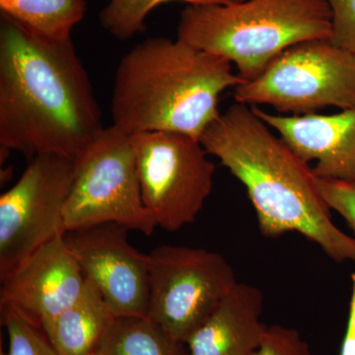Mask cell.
<instances>
[{
	"mask_svg": "<svg viewBox=\"0 0 355 355\" xmlns=\"http://www.w3.org/2000/svg\"><path fill=\"white\" fill-rule=\"evenodd\" d=\"M92 83L72 40L53 41L1 15L0 146L76 160L104 130Z\"/></svg>",
	"mask_w": 355,
	"mask_h": 355,
	"instance_id": "obj_1",
	"label": "cell"
},
{
	"mask_svg": "<svg viewBox=\"0 0 355 355\" xmlns=\"http://www.w3.org/2000/svg\"><path fill=\"white\" fill-rule=\"evenodd\" d=\"M200 141L244 184L263 237L297 232L334 261H355V239L334 224L309 163L273 135L253 109L236 102Z\"/></svg>",
	"mask_w": 355,
	"mask_h": 355,
	"instance_id": "obj_2",
	"label": "cell"
},
{
	"mask_svg": "<svg viewBox=\"0 0 355 355\" xmlns=\"http://www.w3.org/2000/svg\"><path fill=\"white\" fill-rule=\"evenodd\" d=\"M245 81L225 58L179 39L151 37L133 46L116 67L113 125L130 135L171 132L200 140L221 114L222 93Z\"/></svg>",
	"mask_w": 355,
	"mask_h": 355,
	"instance_id": "obj_3",
	"label": "cell"
},
{
	"mask_svg": "<svg viewBox=\"0 0 355 355\" xmlns=\"http://www.w3.org/2000/svg\"><path fill=\"white\" fill-rule=\"evenodd\" d=\"M178 38L193 48L225 58L238 76L251 80L289 46L331 40L327 0H244L229 4L188 6Z\"/></svg>",
	"mask_w": 355,
	"mask_h": 355,
	"instance_id": "obj_4",
	"label": "cell"
},
{
	"mask_svg": "<svg viewBox=\"0 0 355 355\" xmlns=\"http://www.w3.org/2000/svg\"><path fill=\"white\" fill-rule=\"evenodd\" d=\"M110 222L146 236L157 227L142 200L132 135L114 125L74 160L64 207L67 233Z\"/></svg>",
	"mask_w": 355,
	"mask_h": 355,
	"instance_id": "obj_5",
	"label": "cell"
},
{
	"mask_svg": "<svg viewBox=\"0 0 355 355\" xmlns=\"http://www.w3.org/2000/svg\"><path fill=\"white\" fill-rule=\"evenodd\" d=\"M233 97L289 116L354 108L355 57L331 40L302 42L273 58L260 76L236 86Z\"/></svg>",
	"mask_w": 355,
	"mask_h": 355,
	"instance_id": "obj_6",
	"label": "cell"
},
{
	"mask_svg": "<svg viewBox=\"0 0 355 355\" xmlns=\"http://www.w3.org/2000/svg\"><path fill=\"white\" fill-rule=\"evenodd\" d=\"M148 254L147 316L186 345L237 284L234 270L222 254L202 248L161 245Z\"/></svg>",
	"mask_w": 355,
	"mask_h": 355,
	"instance_id": "obj_7",
	"label": "cell"
},
{
	"mask_svg": "<svg viewBox=\"0 0 355 355\" xmlns=\"http://www.w3.org/2000/svg\"><path fill=\"white\" fill-rule=\"evenodd\" d=\"M142 200L157 227L193 223L214 189L216 165L200 140L171 132L132 135Z\"/></svg>",
	"mask_w": 355,
	"mask_h": 355,
	"instance_id": "obj_8",
	"label": "cell"
},
{
	"mask_svg": "<svg viewBox=\"0 0 355 355\" xmlns=\"http://www.w3.org/2000/svg\"><path fill=\"white\" fill-rule=\"evenodd\" d=\"M74 177V161L40 154L17 183L0 197V280L39 248L67 234L64 207Z\"/></svg>",
	"mask_w": 355,
	"mask_h": 355,
	"instance_id": "obj_9",
	"label": "cell"
},
{
	"mask_svg": "<svg viewBox=\"0 0 355 355\" xmlns=\"http://www.w3.org/2000/svg\"><path fill=\"white\" fill-rule=\"evenodd\" d=\"M128 231L110 222L67 232L64 239L84 277L99 289L114 316L144 317L150 297L149 254L132 246Z\"/></svg>",
	"mask_w": 355,
	"mask_h": 355,
	"instance_id": "obj_10",
	"label": "cell"
},
{
	"mask_svg": "<svg viewBox=\"0 0 355 355\" xmlns=\"http://www.w3.org/2000/svg\"><path fill=\"white\" fill-rule=\"evenodd\" d=\"M64 236L39 248L0 280V307L10 308L41 330L73 304L85 286L83 270Z\"/></svg>",
	"mask_w": 355,
	"mask_h": 355,
	"instance_id": "obj_11",
	"label": "cell"
},
{
	"mask_svg": "<svg viewBox=\"0 0 355 355\" xmlns=\"http://www.w3.org/2000/svg\"><path fill=\"white\" fill-rule=\"evenodd\" d=\"M254 114L305 162L320 179L355 186V107L334 114L282 116L252 107Z\"/></svg>",
	"mask_w": 355,
	"mask_h": 355,
	"instance_id": "obj_12",
	"label": "cell"
},
{
	"mask_svg": "<svg viewBox=\"0 0 355 355\" xmlns=\"http://www.w3.org/2000/svg\"><path fill=\"white\" fill-rule=\"evenodd\" d=\"M263 296L258 287H233L216 312L186 342L189 355H251L266 326L261 321Z\"/></svg>",
	"mask_w": 355,
	"mask_h": 355,
	"instance_id": "obj_13",
	"label": "cell"
},
{
	"mask_svg": "<svg viewBox=\"0 0 355 355\" xmlns=\"http://www.w3.org/2000/svg\"><path fill=\"white\" fill-rule=\"evenodd\" d=\"M116 318L99 289L86 279L76 302L42 331L58 355H96Z\"/></svg>",
	"mask_w": 355,
	"mask_h": 355,
	"instance_id": "obj_14",
	"label": "cell"
},
{
	"mask_svg": "<svg viewBox=\"0 0 355 355\" xmlns=\"http://www.w3.org/2000/svg\"><path fill=\"white\" fill-rule=\"evenodd\" d=\"M1 15L53 41L71 39L86 14L85 0H0Z\"/></svg>",
	"mask_w": 355,
	"mask_h": 355,
	"instance_id": "obj_15",
	"label": "cell"
},
{
	"mask_svg": "<svg viewBox=\"0 0 355 355\" xmlns=\"http://www.w3.org/2000/svg\"><path fill=\"white\" fill-rule=\"evenodd\" d=\"M148 316L116 317L96 355H189Z\"/></svg>",
	"mask_w": 355,
	"mask_h": 355,
	"instance_id": "obj_16",
	"label": "cell"
},
{
	"mask_svg": "<svg viewBox=\"0 0 355 355\" xmlns=\"http://www.w3.org/2000/svg\"><path fill=\"white\" fill-rule=\"evenodd\" d=\"M100 11L99 21L103 29L114 38L128 41L146 30V19L149 13L162 4L184 1L189 6L229 4L234 0H108Z\"/></svg>",
	"mask_w": 355,
	"mask_h": 355,
	"instance_id": "obj_17",
	"label": "cell"
},
{
	"mask_svg": "<svg viewBox=\"0 0 355 355\" xmlns=\"http://www.w3.org/2000/svg\"><path fill=\"white\" fill-rule=\"evenodd\" d=\"M1 321L8 336L6 355H58L44 331L10 308L2 306Z\"/></svg>",
	"mask_w": 355,
	"mask_h": 355,
	"instance_id": "obj_18",
	"label": "cell"
},
{
	"mask_svg": "<svg viewBox=\"0 0 355 355\" xmlns=\"http://www.w3.org/2000/svg\"><path fill=\"white\" fill-rule=\"evenodd\" d=\"M251 355H313L298 331L273 324L266 327L260 345Z\"/></svg>",
	"mask_w": 355,
	"mask_h": 355,
	"instance_id": "obj_19",
	"label": "cell"
},
{
	"mask_svg": "<svg viewBox=\"0 0 355 355\" xmlns=\"http://www.w3.org/2000/svg\"><path fill=\"white\" fill-rule=\"evenodd\" d=\"M331 10V38L355 57V0H327Z\"/></svg>",
	"mask_w": 355,
	"mask_h": 355,
	"instance_id": "obj_20",
	"label": "cell"
},
{
	"mask_svg": "<svg viewBox=\"0 0 355 355\" xmlns=\"http://www.w3.org/2000/svg\"><path fill=\"white\" fill-rule=\"evenodd\" d=\"M317 186L331 210H335L347 221L355 239V186L317 178Z\"/></svg>",
	"mask_w": 355,
	"mask_h": 355,
	"instance_id": "obj_21",
	"label": "cell"
},
{
	"mask_svg": "<svg viewBox=\"0 0 355 355\" xmlns=\"http://www.w3.org/2000/svg\"><path fill=\"white\" fill-rule=\"evenodd\" d=\"M340 355H355V273L352 275V296H350L349 319L343 338Z\"/></svg>",
	"mask_w": 355,
	"mask_h": 355,
	"instance_id": "obj_22",
	"label": "cell"
},
{
	"mask_svg": "<svg viewBox=\"0 0 355 355\" xmlns=\"http://www.w3.org/2000/svg\"><path fill=\"white\" fill-rule=\"evenodd\" d=\"M0 355H6V352H3V349H0Z\"/></svg>",
	"mask_w": 355,
	"mask_h": 355,
	"instance_id": "obj_23",
	"label": "cell"
},
{
	"mask_svg": "<svg viewBox=\"0 0 355 355\" xmlns=\"http://www.w3.org/2000/svg\"><path fill=\"white\" fill-rule=\"evenodd\" d=\"M235 2L244 1V0H234Z\"/></svg>",
	"mask_w": 355,
	"mask_h": 355,
	"instance_id": "obj_24",
	"label": "cell"
}]
</instances>
